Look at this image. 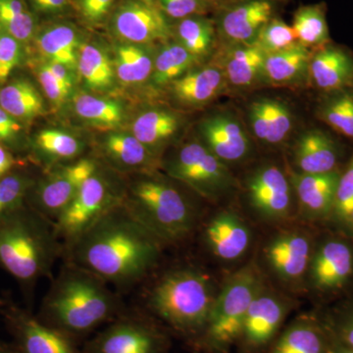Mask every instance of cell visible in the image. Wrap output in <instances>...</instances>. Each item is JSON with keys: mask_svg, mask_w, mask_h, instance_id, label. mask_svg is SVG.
Listing matches in <instances>:
<instances>
[{"mask_svg": "<svg viewBox=\"0 0 353 353\" xmlns=\"http://www.w3.org/2000/svg\"><path fill=\"white\" fill-rule=\"evenodd\" d=\"M288 309L282 297L263 288L248 309L241 338L252 347L266 345L280 329Z\"/></svg>", "mask_w": 353, "mask_h": 353, "instance_id": "cell-18", "label": "cell"}, {"mask_svg": "<svg viewBox=\"0 0 353 353\" xmlns=\"http://www.w3.org/2000/svg\"><path fill=\"white\" fill-rule=\"evenodd\" d=\"M341 233L347 234L350 238L353 239V210L352 214H350V218H348L347 224H345V229L343 230Z\"/></svg>", "mask_w": 353, "mask_h": 353, "instance_id": "cell-54", "label": "cell"}, {"mask_svg": "<svg viewBox=\"0 0 353 353\" xmlns=\"http://www.w3.org/2000/svg\"><path fill=\"white\" fill-rule=\"evenodd\" d=\"M212 280L192 267L168 272L152 288L150 309L167 324L183 332L203 330L216 299Z\"/></svg>", "mask_w": 353, "mask_h": 353, "instance_id": "cell-4", "label": "cell"}, {"mask_svg": "<svg viewBox=\"0 0 353 353\" xmlns=\"http://www.w3.org/2000/svg\"><path fill=\"white\" fill-rule=\"evenodd\" d=\"M314 248L308 234L290 231L275 236L267 245L265 254L278 278L287 283L297 282L307 276Z\"/></svg>", "mask_w": 353, "mask_h": 353, "instance_id": "cell-13", "label": "cell"}, {"mask_svg": "<svg viewBox=\"0 0 353 353\" xmlns=\"http://www.w3.org/2000/svg\"><path fill=\"white\" fill-rule=\"evenodd\" d=\"M162 340L152 327L134 318H122L88 343L83 353H161Z\"/></svg>", "mask_w": 353, "mask_h": 353, "instance_id": "cell-12", "label": "cell"}, {"mask_svg": "<svg viewBox=\"0 0 353 353\" xmlns=\"http://www.w3.org/2000/svg\"><path fill=\"white\" fill-rule=\"evenodd\" d=\"M103 281L80 267L66 269L48 292L38 318L75 340L112 319L117 301Z\"/></svg>", "mask_w": 353, "mask_h": 353, "instance_id": "cell-2", "label": "cell"}, {"mask_svg": "<svg viewBox=\"0 0 353 353\" xmlns=\"http://www.w3.org/2000/svg\"><path fill=\"white\" fill-rule=\"evenodd\" d=\"M208 1L220 2V1H222V0H208Z\"/></svg>", "mask_w": 353, "mask_h": 353, "instance_id": "cell-57", "label": "cell"}, {"mask_svg": "<svg viewBox=\"0 0 353 353\" xmlns=\"http://www.w3.org/2000/svg\"><path fill=\"white\" fill-rule=\"evenodd\" d=\"M263 288L259 271L252 264L228 279L216 296L203 329L211 347H227L241 338L248 309Z\"/></svg>", "mask_w": 353, "mask_h": 353, "instance_id": "cell-6", "label": "cell"}, {"mask_svg": "<svg viewBox=\"0 0 353 353\" xmlns=\"http://www.w3.org/2000/svg\"><path fill=\"white\" fill-rule=\"evenodd\" d=\"M201 131L204 145L225 163L240 161L250 152L248 134L232 116H212L202 122Z\"/></svg>", "mask_w": 353, "mask_h": 353, "instance_id": "cell-21", "label": "cell"}, {"mask_svg": "<svg viewBox=\"0 0 353 353\" xmlns=\"http://www.w3.org/2000/svg\"><path fill=\"white\" fill-rule=\"evenodd\" d=\"M97 170L90 159H82L51 174L36 187L31 208L51 223L59 217L83 183Z\"/></svg>", "mask_w": 353, "mask_h": 353, "instance_id": "cell-11", "label": "cell"}, {"mask_svg": "<svg viewBox=\"0 0 353 353\" xmlns=\"http://www.w3.org/2000/svg\"><path fill=\"white\" fill-rule=\"evenodd\" d=\"M292 187L281 169L264 166L248 180V199L253 209L265 219H283L292 206Z\"/></svg>", "mask_w": 353, "mask_h": 353, "instance_id": "cell-14", "label": "cell"}, {"mask_svg": "<svg viewBox=\"0 0 353 353\" xmlns=\"http://www.w3.org/2000/svg\"><path fill=\"white\" fill-rule=\"evenodd\" d=\"M316 114L333 131L353 139V88L325 92Z\"/></svg>", "mask_w": 353, "mask_h": 353, "instance_id": "cell-28", "label": "cell"}, {"mask_svg": "<svg viewBox=\"0 0 353 353\" xmlns=\"http://www.w3.org/2000/svg\"><path fill=\"white\" fill-rule=\"evenodd\" d=\"M79 39L70 26L60 25L46 30L38 39L41 54L50 62L63 65L68 69L78 66Z\"/></svg>", "mask_w": 353, "mask_h": 353, "instance_id": "cell-29", "label": "cell"}, {"mask_svg": "<svg viewBox=\"0 0 353 353\" xmlns=\"http://www.w3.org/2000/svg\"><path fill=\"white\" fill-rule=\"evenodd\" d=\"M20 59V41L6 32H0V83L6 82Z\"/></svg>", "mask_w": 353, "mask_h": 353, "instance_id": "cell-45", "label": "cell"}, {"mask_svg": "<svg viewBox=\"0 0 353 353\" xmlns=\"http://www.w3.org/2000/svg\"><path fill=\"white\" fill-rule=\"evenodd\" d=\"M53 223L24 205L0 218V266L23 287L50 274L58 253Z\"/></svg>", "mask_w": 353, "mask_h": 353, "instance_id": "cell-3", "label": "cell"}, {"mask_svg": "<svg viewBox=\"0 0 353 353\" xmlns=\"http://www.w3.org/2000/svg\"><path fill=\"white\" fill-rule=\"evenodd\" d=\"M22 130L20 123L0 106V141H13Z\"/></svg>", "mask_w": 353, "mask_h": 353, "instance_id": "cell-48", "label": "cell"}, {"mask_svg": "<svg viewBox=\"0 0 353 353\" xmlns=\"http://www.w3.org/2000/svg\"><path fill=\"white\" fill-rule=\"evenodd\" d=\"M255 43L264 51L265 54H268L288 50L299 43L292 26L284 21L272 18L260 32Z\"/></svg>", "mask_w": 353, "mask_h": 353, "instance_id": "cell-43", "label": "cell"}, {"mask_svg": "<svg viewBox=\"0 0 353 353\" xmlns=\"http://www.w3.org/2000/svg\"><path fill=\"white\" fill-rule=\"evenodd\" d=\"M272 13L273 8L268 0H248L234 4L221 15L220 31L234 43H255L264 26L273 18Z\"/></svg>", "mask_w": 353, "mask_h": 353, "instance_id": "cell-20", "label": "cell"}, {"mask_svg": "<svg viewBox=\"0 0 353 353\" xmlns=\"http://www.w3.org/2000/svg\"><path fill=\"white\" fill-rule=\"evenodd\" d=\"M343 150L330 132L312 129L301 134L294 148V161L301 173L327 174L341 170Z\"/></svg>", "mask_w": 353, "mask_h": 353, "instance_id": "cell-19", "label": "cell"}, {"mask_svg": "<svg viewBox=\"0 0 353 353\" xmlns=\"http://www.w3.org/2000/svg\"><path fill=\"white\" fill-rule=\"evenodd\" d=\"M331 340H330V347L328 353H353L352 348L345 347V345L336 340V338L330 332Z\"/></svg>", "mask_w": 353, "mask_h": 353, "instance_id": "cell-52", "label": "cell"}, {"mask_svg": "<svg viewBox=\"0 0 353 353\" xmlns=\"http://www.w3.org/2000/svg\"><path fill=\"white\" fill-rule=\"evenodd\" d=\"M268 1H271V0H268Z\"/></svg>", "mask_w": 353, "mask_h": 353, "instance_id": "cell-58", "label": "cell"}, {"mask_svg": "<svg viewBox=\"0 0 353 353\" xmlns=\"http://www.w3.org/2000/svg\"><path fill=\"white\" fill-rule=\"evenodd\" d=\"M74 108L83 119L101 126H116L123 117L122 108L119 104L88 94L76 97L74 99Z\"/></svg>", "mask_w": 353, "mask_h": 353, "instance_id": "cell-37", "label": "cell"}, {"mask_svg": "<svg viewBox=\"0 0 353 353\" xmlns=\"http://www.w3.org/2000/svg\"><path fill=\"white\" fill-rule=\"evenodd\" d=\"M116 206L108 183L97 170L53 223L55 233L70 243Z\"/></svg>", "mask_w": 353, "mask_h": 353, "instance_id": "cell-9", "label": "cell"}, {"mask_svg": "<svg viewBox=\"0 0 353 353\" xmlns=\"http://www.w3.org/2000/svg\"><path fill=\"white\" fill-rule=\"evenodd\" d=\"M114 27L122 38L136 43L165 39L168 34L166 20L154 7L145 2H128L114 17Z\"/></svg>", "mask_w": 353, "mask_h": 353, "instance_id": "cell-22", "label": "cell"}, {"mask_svg": "<svg viewBox=\"0 0 353 353\" xmlns=\"http://www.w3.org/2000/svg\"><path fill=\"white\" fill-rule=\"evenodd\" d=\"M292 27L299 43L308 50L331 43L324 3L301 7L294 13Z\"/></svg>", "mask_w": 353, "mask_h": 353, "instance_id": "cell-31", "label": "cell"}, {"mask_svg": "<svg viewBox=\"0 0 353 353\" xmlns=\"http://www.w3.org/2000/svg\"><path fill=\"white\" fill-rule=\"evenodd\" d=\"M34 183L20 172L10 171L0 178V218L26 205V197Z\"/></svg>", "mask_w": 353, "mask_h": 353, "instance_id": "cell-40", "label": "cell"}, {"mask_svg": "<svg viewBox=\"0 0 353 353\" xmlns=\"http://www.w3.org/2000/svg\"><path fill=\"white\" fill-rule=\"evenodd\" d=\"M125 208L163 243L183 240L196 222V212L187 199L170 183L155 179L137 183Z\"/></svg>", "mask_w": 353, "mask_h": 353, "instance_id": "cell-5", "label": "cell"}, {"mask_svg": "<svg viewBox=\"0 0 353 353\" xmlns=\"http://www.w3.org/2000/svg\"><path fill=\"white\" fill-rule=\"evenodd\" d=\"M225 79L222 69L206 67L180 77L172 82V88L176 99L183 103L203 105L220 94Z\"/></svg>", "mask_w": 353, "mask_h": 353, "instance_id": "cell-25", "label": "cell"}, {"mask_svg": "<svg viewBox=\"0 0 353 353\" xmlns=\"http://www.w3.org/2000/svg\"><path fill=\"white\" fill-rule=\"evenodd\" d=\"M68 0H32L34 6L39 10L52 12V11L60 10L67 4Z\"/></svg>", "mask_w": 353, "mask_h": 353, "instance_id": "cell-51", "label": "cell"}, {"mask_svg": "<svg viewBox=\"0 0 353 353\" xmlns=\"http://www.w3.org/2000/svg\"><path fill=\"white\" fill-rule=\"evenodd\" d=\"M116 70L121 82L141 83L152 73V60L138 46H123L118 48Z\"/></svg>", "mask_w": 353, "mask_h": 353, "instance_id": "cell-36", "label": "cell"}, {"mask_svg": "<svg viewBox=\"0 0 353 353\" xmlns=\"http://www.w3.org/2000/svg\"><path fill=\"white\" fill-rule=\"evenodd\" d=\"M309 80L325 92L353 88V53L333 43L312 51Z\"/></svg>", "mask_w": 353, "mask_h": 353, "instance_id": "cell-15", "label": "cell"}, {"mask_svg": "<svg viewBox=\"0 0 353 353\" xmlns=\"http://www.w3.org/2000/svg\"><path fill=\"white\" fill-rule=\"evenodd\" d=\"M341 170L327 174L299 173L292 179L304 217L330 222Z\"/></svg>", "mask_w": 353, "mask_h": 353, "instance_id": "cell-17", "label": "cell"}, {"mask_svg": "<svg viewBox=\"0 0 353 353\" xmlns=\"http://www.w3.org/2000/svg\"><path fill=\"white\" fill-rule=\"evenodd\" d=\"M15 158L3 145H0V178L12 171L16 166Z\"/></svg>", "mask_w": 353, "mask_h": 353, "instance_id": "cell-50", "label": "cell"}, {"mask_svg": "<svg viewBox=\"0 0 353 353\" xmlns=\"http://www.w3.org/2000/svg\"><path fill=\"white\" fill-rule=\"evenodd\" d=\"M168 172L172 178L209 199H218L234 185L226 163L199 143L183 146L169 164Z\"/></svg>", "mask_w": 353, "mask_h": 353, "instance_id": "cell-8", "label": "cell"}, {"mask_svg": "<svg viewBox=\"0 0 353 353\" xmlns=\"http://www.w3.org/2000/svg\"><path fill=\"white\" fill-rule=\"evenodd\" d=\"M68 68L57 63L44 65L39 69V81L43 92L51 101L61 103L68 97L73 88V80Z\"/></svg>", "mask_w": 353, "mask_h": 353, "instance_id": "cell-42", "label": "cell"}, {"mask_svg": "<svg viewBox=\"0 0 353 353\" xmlns=\"http://www.w3.org/2000/svg\"><path fill=\"white\" fill-rule=\"evenodd\" d=\"M178 118L167 111L152 110L141 114L134 123V136L148 148L173 137L179 129Z\"/></svg>", "mask_w": 353, "mask_h": 353, "instance_id": "cell-32", "label": "cell"}, {"mask_svg": "<svg viewBox=\"0 0 353 353\" xmlns=\"http://www.w3.org/2000/svg\"><path fill=\"white\" fill-rule=\"evenodd\" d=\"M209 250L223 261L241 259L252 243V232L238 213L225 210L209 221L204 234Z\"/></svg>", "mask_w": 353, "mask_h": 353, "instance_id": "cell-16", "label": "cell"}, {"mask_svg": "<svg viewBox=\"0 0 353 353\" xmlns=\"http://www.w3.org/2000/svg\"><path fill=\"white\" fill-rule=\"evenodd\" d=\"M331 336L314 322L294 323L280 336L270 353H328Z\"/></svg>", "mask_w": 353, "mask_h": 353, "instance_id": "cell-27", "label": "cell"}, {"mask_svg": "<svg viewBox=\"0 0 353 353\" xmlns=\"http://www.w3.org/2000/svg\"><path fill=\"white\" fill-rule=\"evenodd\" d=\"M141 1L145 2V3H150V2H152L153 0H141Z\"/></svg>", "mask_w": 353, "mask_h": 353, "instance_id": "cell-56", "label": "cell"}, {"mask_svg": "<svg viewBox=\"0 0 353 353\" xmlns=\"http://www.w3.org/2000/svg\"><path fill=\"white\" fill-rule=\"evenodd\" d=\"M0 106L16 120H31L43 111V99L25 80L8 83L0 90Z\"/></svg>", "mask_w": 353, "mask_h": 353, "instance_id": "cell-30", "label": "cell"}, {"mask_svg": "<svg viewBox=\"0 0 353 353\" xmlns=\"http://www.w3.org/2000/svg\"><path fill=\"white\" fill-rule=\"evenodd\" d=\"M36 143L46 157L54 159H69L81 152L80 143L74 137L57 130H44L39 132Z\"/></svg>", "mask_w": 353, "mask_h": 353, "instance_id": "cell-44", "label": "cell"}, {"mask_svg": "<svg viewBox=\"0 0 353 353\" xmlns=\"http://www.w3.org/2000/svg\"><path fill=\"white\" fill-rule=\"evenodd\" d=\"M0 353H19L13 343H6L0 341Z\"/></svg>", "mask_w": 353, "mask_h": 353, "instance_id": "cell-53", "label": "cell"}, {"mask_svg": "<svg viewBox=\"0 0 353 353\" xmlns=\"http://www.w3.org/2000/svg\"><path fill=\"white\" fill-rule=\"evenodd\" d=\"M104 148L110 159L127 168L145 166L150 160L148 148L134 136L110 134L104 143Z\"/></svg>", "mask_w": 353, "mask_h": 353, "instance_id": "cell-35", "label": "cell"}, {"mask_svg": "<svg viewBox=\"0 0 353 353\" xmlns=\"http://www.w3.org/2000/svg\"><path fill=\"white\" fill-rule=\"evenodd\" d=\"M307 278L311 289L326 299L347 292L353 284V239L339 231L318 243Z\"/></svg>", "mask_w": 353, "mask_h": 353, "instance_id": "cell-7", "label": "cell"}, {"mask_svg": "<svg viewBox=\"0 0 353 353\" xmlns=\"http://www.w3.org/2000/svg\"><path fill=\"white\" fill-rule=\"evenodd\" d=\"M312 51L297 43L288 50L265 54L264 77L275 85H294L309 80Z\"/></svg>", "mask_w": 353, "mask_h": 353, "instance_id": "cell-24", "label": "cell"}, {"mask_svg": "<svg viewBox=\"0 0 353 353\" xmlns=\"http://www.w3.org/2000/svg\"><path fill=\"white\" fill-rule=\"evenodd\" d=\"M2 315L19 353H83L73 338L48 326L24 309L6 304Z\"/></svg>", "mask_w": 353, "mask_h": 353, "instance_id": "cell-10", "label": "cell"}, {"mask_svg": "<svg viewBox=\"0 0 353 353\" xmlns=\"http://www.w3.org/2000/svg\"><path fill=\"white\" fill-rule=\"evenodd\" d=\"M250 121L254 136L268 145L283 143L294 125L290 108L283 102L269 99L253 102Z\"/></svg>", "mask_w": 353, "mask_h": 353, "instance_id": "cell-23", "label": "cell"}, {"mask_svg": "<svg viewBox=\"0 0 353 353\" xmlns=\"http://www.w3.org/2000/svg\"><path fill=\"white\" fill-rule=\"evenodd\" d=\"M4 305H6V303L0 299V314H2V310H3Z\"/></svg>", "mask_w": 353, "mask_h": 353, "instance_id": "cell-55", "label": "cell"}, {"mask_svg": "<svg viewBox=\"0 0 353 353\" xmlns=\"http://www.w3.org/2000/svg\"><path fill=\"white\" fill-rule=\"evenodd\" d=\"M196 58L182 44H168L158 54L153 70V81L157 85L174 82L192 66Z\"/></svg>", "mask_w": 353, "mask_h": 353, "instance_id": "cell-34", "label": "cell"}, {"mask_svg": "<svg viewBox=\"0 0 353 353\" xmlns=\"http://www.w3.org/2000/svg\"><path fill=\"white\" fill-rule=\"evenodd\" d=\"M330 332L343 345L353 350V301L341 309Z\"/></svg>", "mask_w": 353, "mask_h": 353, "instance_id": "cell-46", "label": "cell"}, {"mask_svg": "<svg viewBox=\"0 0 353 353\" xmlns=\"http://www.w3.org/2000/svg\"><path fill=\"white\" fill-rule=\"evenodd\" d=\"M181 44L194 57L208 54L214 41V29L208 20L185 18L178 26Z\"/></svg>", "mask_w": 353, "mask_h": 353, "instance_id": "cell-38", "label": "cell"}, {"mask_svg": "<svg viewBox=\"0 0 353 353\" xmlns=\"http://www.w3.org/2000/svg\"><path fill=\"white\" fill-rule=\"evenodd\" d=\"M163 241L116 206L69 243L74 265L115 285L137 282L157 264Z\"/></svg>", "mask_w": 353, "mask_h": 353, "instance_id": "cell-1", "label": "cell"}, {"mask_svg": "<svg viewBox=\"0 0 353 353\" xmlns=\"http://www.w3.org/2000/svg\"><path fill=\"white\" fill-rule=\"evenodd\" d=\"M113 0H82L83 16L88 20L101 19L108 13Z\"/></svg>", "mask_w": 353, "mask_h": 353, "instance_id": "cell-49", "label": "cell"}, {"mask_svg": "<svg viewBox=\"0 0 353 353\" xmlns=\"http://www.w3.org/2000/svg\"><path fill=\"white\" fill-rule=\"evenodd\" d=\"M78 69L88 87L104 90L112 85L114 72L110 60L101 48L92 44L81 48Z\"/></svg>", "mask_w": 353, "mask_h": 353, "instance_id": "cell-33", "label": "cell"}, {"mask_svg": "<svg viewBox=\"0 0 353 353\" xmlns=\"http://www.w3.org/2000/svg\"><path fill=\"white\" fill-rule=\"evenodd\" d=\"M0 30L19 41L32 38L34 21L20 0H0Z\"/></svg>", "mask_w": 353, "mask_h": 353, "instance_id": "cell-39", "label": "cell"}, {"mask_svg": "<svg viewBox=\"0 0 353 353\" xmlns=\"http://www.w3.org/2000/svg\"><path fill=\"white\" fill-rule=\"evenodd\" d=\"M165 12L172 18L181 19L192 14L197 13L201 9V0H160Z\"/></svg>", "mask_w": 353, "mask_h": 353, "instance_id": "cell-47", "label": "cell"}, {"mask_svg": "<svg viewBox=\"0 0 353 353\" xmlns=\"http://www.w3.org/2000/svg\"><path fill=\"white\" fill-rule=\"evenodd\" d=\"M353 210V152L341 171L330 222L343 232Z\"/></svg>", "mask_w": 353, "mask_h": 353, "instance_id": "cell-41", "label": "cell"}, {"mask_svg": "<svg viewBox=\"0 0 353 353\" xmlns=\"http://www.w3.org/2000/svg\"><path fill=\"white\" fill-rule=\"evenodd\" d=\"M228 53L225 77L236 87H252L264 77V51L256 43L240 44Z\"/></svg>", "mask_w": 353, "mask_h": 353, "instance_id": "cell-26", "label": "cell"}]
</instances>
